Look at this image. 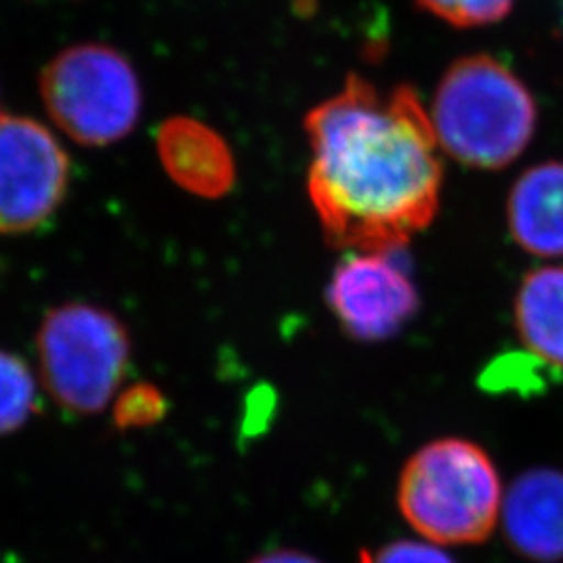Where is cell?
<instances>
[{"label": "cell", "mask_w": 563, "mask_h": 563, "mask_svg": "<svg viewBox=\"0 0 563 563\" xmlns=\"http://www.w3.org/2000/svg\"><path fill=\"white\" fill-rule=\"evenodd\" d=\"M309 199L336 249L393 253L439 211V139L418 92L351 76L305 118Z\"/></svg>", "instance_id": "obj_1"}, {"label": "cell", "mask_w": 563, "mask_h": 563, "mask_svg": "<svg viewBox=\"0 0 563 563\" xmlns=\"http://www.w3.org/2000/svg\"><path fill=\"white\" fill-rule=\"evenodd\" d=\"M432 125L444 151L470 167L501 169L516 162L537 130V102L501 60H455L437 88Z\"/></svg>", "instance_id": "obj_2"}, {"label": "cell", "mask_w": 563, "mask_h": 563, "mask_svg": "<svg viewBox=\"0 0 563 563\" xmlns=\"http://www.w3.org/2000/svg\"><path fill=\"white\" fill-rule=\"evenodd\" d=\"M397 504L428 543H483L501 518V478L481 444L439 439L402 465Z\"/></svg>", "instance_id": "obj_3"}, {"label": "cell", "mask_w": 563, "mask_h": 563, "mask_svg": "<svg viewBox=\"0 0 563 563\" xmlns=\"http://www.w3.org/2000/svg\"><path fill=\"white\" fill-rule=\"evenodd\" d=\"M42 384L63 409L95 416L118 393L132 342L118 316L90 302L51 309L38 336Z\"/></svg>", "instance_id": "obj_4"}, {"label": "cell", "mask_w": 563, "mask_h": 563, "mask_svg": "<svg viewBox=\"0 0 563 563\" xmlns=\"http://www.w3.org/2000/svg\"><path fill=\"white\" fill-rule=\"evenodd\" d=\"M41 97L53 123L81 146H109L139 123L142 90L128 57L107 44H74L46 63Z\"/></svg>", "instance_id": "obj_5"}, {"label": "cell", "mask_w": 563, "mask_h": 563, "mask_svg": "<svg viewBox=\"0 0 563 563\" xmlns=\"http://www.w3.org/2000/svg\"><path fill=\"white\" fill-rule=\"evenodd\" d=\"M71 165L41 121L0 115V234H27L65 201Z\"/></svg>", "instance_id": "obj_6"}, {"label": "cell", "mask_w": 563, "mask_h": 563, "mask_svg": "<svg viewBox=\"0 0 563 563\" xmlns=\"http://www.w3.org/2000/svg\"><path fill=\"white\" fill-rule=\"evenodd\" d=\"M388 255L362 253L346 260L328 286V307L355 341H386L418 311L413 282Z\"/></svg>", "instance_id": "obj_7"}, {"label": "cell", "mask_w": 563, "mask_h": 563, "mask_svg": "<svg viewBox=\"0 0 563 563\" xmlns=\"http://www.w3.org/2000/svg\"><path fill=\"white\" fill-rule=\"evenodd\" d=\"M505 534L523 558L563 560V474L539 467L511 484L501 507Z\"/></svg>", "instance_id": "obj_8"}, {"label": "cell", "mask_w": 563, "mask_h": 563, "mask_svg": "<svg viewBox=\"0 0 563 563\" xmlns=\"http://www.w3.org/2000/svg\"><path fill=\"white\" fill-rule=\"evenodd\" d=\"M163 169L180 188L202 199H220L236 181V165L228 142L192 118H169L157 132Z\"/></svg>", "instance_id": "obj_9"}, {"label": "cell", "mask_w": 563, "mask_h": 563, "mask_svg": "<svg viewBox=\"0 0 563 563\" xmlns=\"http://www.w3.org/2000/svg\"><path fill=\"white\" fill-rule=\"evenodd\" d=\"M509 230L523 251L563 255V163L530 167L509 195Z\"/></svg>", "instance_id": "obj_10"}, {"label": "cell", "mask_w": 563, "mask_h": 563, "mask_svg": "<svg viewBox=\"0 0 563 563\" xmlns=\"http://www.w3.org/2000/svg\"><path fill=\"white\" fill-rule=\"evenodd\" d=\"M516 325L541 362L563 367V267H539L523 278Z\"/></svg>", "instance_id": "obj_11"}, {"label": "cell", "mask_w": 563, "mask_h": 563, "mask_svg": "<svg viewBox=\"0 0 563 563\" xmlns=\"http://www.w3.org/2000/svg\"><path fill=\"white\" fill-rule=\"evenodd\" d=\"M36 407V380L27 363L0 349V437L20 430Z\"/></svg>", "instance_id": "obj_12"}, {"label": "cell", "mask_w": 563, "mask_h": 563, "mask_svg": "<svg viewBox=\"0 0 563 563\" xmlns=\"http://www.w3.org/2000/svg\"><path fill=\"white\" fill-rule=\"evenodd\" d=\"M423 11L455 27H481L504 20L516 0H416Z\"/></svg>", "instance_id": "obj_13"}, {"label": "cell", "mask_w": 563, "mask_h": 563, "mask_svg": "<svg viewBox=\"0 0 563 563\" xmlns=\"http://www.w3.org/2000/svg\"><path fill=\"white\" fill-rule=\"evenodd\" d=\"M167 411V401L162 390L153 384H134L121 395L115 420L121 428L151 426L159 422Z\"/></svg>", "instance_id": "obj_14"}, {"label": "cell", "mask_w": 563, "mask_h": 563, "mask_svg": "<svg viewBox=\"0 0 563 563\" xmlns=\"http://www.w3.org/2000/svg\"><path fill=\"white\" fill-rule=\"evenodd\" d=\"M360 563H455V560L434 543L395 541L380 549H363Z\"/></svg>", "instance_id": "obj_15"}, {"label": "cell", "mask_w": 563, "mask_h": 563, "mask_svg": "<svg viewBox=\"0 0 563 563\" xmlns=\"http://www.w3.org/2000/svg\"><path fill=\"white\" fill-rule=\"evenodd\" d=\"M249 563H322L316 560L313 555H307L297 549H276V551H267L257 555L255 560Z\"/></svg>", "instance_id": "obj_16"}]
</instances>
